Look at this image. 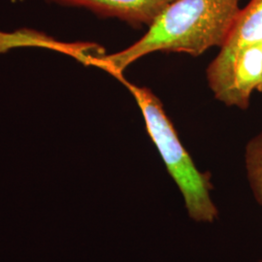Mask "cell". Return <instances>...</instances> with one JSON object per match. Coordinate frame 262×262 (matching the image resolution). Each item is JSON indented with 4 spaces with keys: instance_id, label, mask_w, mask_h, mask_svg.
I'll return each instance as SVG.
<instances>
[{
    "instance_id": "cell-1",
    "label": "cell",
    "mask_w": 262,
    "mask_h": 262,
    "mask_svg": "<svg viewBox=\"0 0 262 262\" xmlns=\"http://www.w3.org/2000/svg\"><path fill=\"white\" fill-rule=\"evenodd\" d=\"M240 0H174L144 36L119 53L102 56L96 64L117 77L147 55L156 52L192 56L223 47L240 12Z\"/></svg>"
},
{
    "instance_id": "cell-2",
    "label": "cell",
    "mask_w": 262,
    "mask_h": 262,
    "mask_svg": "<svg viewBox=\"0 0 262 262\" xmlns=\"http://www.w3.org/2000/svg\"><path fill=\"white\" fill-rule=\"evenodd\" d=\"M140 108L150 139L184 199L187 215L197 224H214L220 212L212 198V177L197 168L179 138L159 97L149 88L122 79Z\"/></svg>"
},
{
    "instance_id": "cell-3",
    "label": "cell",
    "mask_w": 262,
    "mask_h": 262,
    "mask_svg": "<svg viewBox=\"0 0 262 262\" xmlns=\"http://www.w3.org/2000/svg\"><path fill=\"white\" fill-rule=\"evenodd\" d=\"M207 81L219 101L248 109L253 92H262V41L221 50L208 66Z\"/></svg>"
},
{
    "instance_id": "cell-4",
    "label": "cell",
    "mask_w": 262,
    "mask_h": 262,
    "mask_svg": "<svg viewBox=\"0 0 262 262\" xmlns=\"http://www.w3.org/2000/svg\"><path fill=\"white\" fill-rule=\"evenodd\" d=\"M62 6L82 7L102 18H117L133 28L150 27L174 0H45Z\"/></svg>"
},
{
    "instance_id": "cell-5",
    "label": "cell",
    "mask_w": 262,
    "mask_h": 262,
    "mask_svg": "<svg viewBox=\"0 0 262 262\" xmlns=\"http://www.w3.org/2000/svg\"><path fill=\"white\" fill-rule=\"evenodd\" d=\"M262 41V0H251L240 10L234 26L221 50L231 51Z\"/></svg>"
},
{
    "instance_id": "cell-6",
    "label": "cell",
    "mask_w": 262,
    "mask_h": 262,
    "mask_svg": "<svg viewBox=\"0 0 262 262\" xmlns=\"http://www.w3.org/2000/svg\"><path fill=\"white\" fill-rule=\"evenodd\" d=\"M245 165L253 197L262 206V130L247 144ZM258 262H262V257Z\"/></svg>"
},
{
    "instance_id": "cell-7",
    "label": "cell",
    "mask_w": 262,
    "mask_h": 262,
    "mask_svg": "<svg viewBox=\"0 0 262 262\" xmlns=\"http://www.w3.org/2000/svg\"><path fill=\"white\" fill-rule=\"evenodd\" d=\"M25 43L28 44H36L50 48L64 47L66 45H60L56 43L52 38L48 37L43 33H39L33 30L23 29L15 33H2L0 32V52H4V50L11 46H16L18 44L24 45Z\"/></svg>"
}]
</instances>
